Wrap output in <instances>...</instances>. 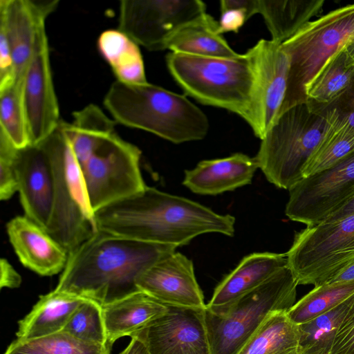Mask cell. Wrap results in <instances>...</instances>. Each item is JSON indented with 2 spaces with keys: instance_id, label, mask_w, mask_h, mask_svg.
Listing matches in <instances>:
<instances>
[{
  "instance_id": "6da1fadb",
  "label": "cell",
  "mask_w": 354,
  "mask_h": 354,
  "mask_svg": "<svg viewBox=\"0 0 354 354\" xmlns=\"http://www.w3.org/2000/svg\"><path fill=\"white\" fill-rule=\"evenodd\" d=\"M95 213L98 230L115 235L177 248L216 232L232 236L235 218L188 198L147 187Z\"/></svg>"
},
{
  "instance_id": "7a4b0ae2",
  "label": "cell",
  "mask_w": 354,
  "mask_h": 354,
  "mask_svg": "<svg viewBox=\"0 0 354 354\" xmlns=\"http://www.w3.org/2000/svg\"><path fill=\"white\" fill-rule=\"evenodd\" d=\"M176 248L99 230L68 253L55 290L104 306L140 290L138 277Z\"/></svg>"
},
{
  "instance_id": "3957f363",
  "label": "cell",
  "mask_w": 354,
  "mask_h": 354,
  "mask_svg": "<svg viewBox=\"0 0 354 354\" xmlns=\"http://www.w3.org/2000/svg\"><path fill=\"white\" fill-rule=\"evenodd\" d=\"M113 120L175 144L203 139L209 130L206 115L185 95L146 82H114L104 98Z\"/></svg>"
},
{
  "instance_id": "277c9868",
  "label": "cell",
  "mask_w": 354,
  "mask_h": 354,
  "mask_svg": "<svg viewBox=\"0 0 354 354\" xmlns=\"http://www.w3.org/2000/svg\"><path fill=\"white\" fill-rule=\"evenodd\" d=\"M39 144L48 157L53 177V207L46 231L69 253L98 232L95 213L62 121Z\"/></svg>"
},
{
  "instance_id": "5b68a950",
  "label": "cell",
  "mask_w": 354,
  "mask_h": 354,
  "mask_svg": "<svg viewBox=\"0 0 354 354\" xmlns=\"http://www.w3.org/2000/svg\"><path fill=\"white\" fill-rule=\"evenodd\" d=\"M168 70L186 95L201 104L243 118L253 91L254 73L248 52L236 57H216L169 53Z\"/></svg>"
},
{
  "instance_id": "8992f818",
  "label": "cell",
  "mask_w": 354,
  "mask_h": 354,
  "mask_svg": "<svg viewBox=\"0 0 354 354\" xmlns=\"http://www.w3.org/2000/svg\"><path fill=\"white\" fill-rule=\"evenodd\" d=\"M325 111L310 102L283 113L261 139L255 158L266 179L290 189L304 178L303 171L327 128Z\"/></svg>"
},
{
  "instance_id": "52a82bcc",
  "label": "cell",
  "mask_w": 354,
  "mask_h": 354,
  "mask_svg": "<svg viewBox=\"0 0 354 354\" xmlns=\"http://www.w3.org/2000/svg\"><path fill=\"white\" fill-rule=\"evenodd\" d=\"M297 285L287 266L228 306L205 308L212 354H237L271 313L288 312L293 306Z\"/></svg>"
},
{
  "instance_id": "ba28073f",
  "label": "cell",
  "mask_w": 354,
  "mask_h": 354,
  "mask_svg": "<svg viewBox=\"0 0 354 354\" xmlns=\"http://www.w3.org/2000/svg\"><path fill=\"white\" fill-rule=\"evenodd\" d=\"M354 40V3L306 23L281 43L290 58L282 114L307 102L306 88L328 60Z\"/></svg>"
},
{
  "instance_id": "9c48e42d",
  "label": "cell",
  "mask_w": 354,
  "mask_h": 354,
  "mask_svg": "<svg viewBox=\"0 0 354 354\" xmlns=\"http://www.w3.org/2000/svg\"><path fill=\"white\" fill-rule=\"evenodd\" d=\"M286 254L298 285L328 283L354 261V215L306 226L295 234Z\"/></svg>"
},
{
  "instance_id": "30bf717a",
  "label": "cell",
  "mask_w": 354,
  "mask_h": 354,
  "mask_svg": "<svg viewBox=\"0 0 354 354\" xmlns=\"http://www.w3.org/2000/svg\"><path fill=\"white\" fill-rule=\"evenodd\" d=\"M140 149L114 134L81 166L94 212L142 192Z\"/></svg>"
},
{
  "instance_id": "8fae6325",
  "label": "cell",
  "mask_w": 354,
  "mask_h": 354,
  "mask_svg": "<svg viewBox=\"0 0 354 354\" xmlns=\"http://www.w3.org/2000/svg\"><path fill=\"white\" fill-rule=\"evenodd\" d=\"M254 82L249 108L243 119L260 140L282 115L290 58L281 43L261 39L247 51Z\"/></svg>"
},
{
  "instance_id": "7c38bea8",
  "label": "cell",
  "mask_w": 354,
  "mask_h": 354,
  "mask_svg": "<svg viewBox=\"0 0 354 354\" xmlns=\"http://www.w3.org/2000/svg\"><path fill=\"white\" fill-rule=\"evenodd\" d=\"M205 12L200 0H122L118 29L138 46L162 50L179 28Z\"/></svg>"
},
{
  "instance_id": "4fadbf2b",
  "label": "cell",
  "mask_w": 354,
  "mask_h": 354,
  "mask_svg": "<svg viewBox=\"0 0 354 354\" xmlns=\"http://www.w3.org/2000/svg\"><path fill=\"white\" fill-rule=\"evenodd\" d=\"M354 186V151L289 189L286 216L306 226L322 222Z\"/></svg>"
},
{
  "instance_id": "5bb4252c",
  "label": "cell",
  "mask_w": 354,
  "mask_h": 354,
  "mask_svg": "<svg viewBox=\"0 0 354 354\" xmlns=\"http://www.w3.org/2000/svg\"><path fill=\"white\" fill-rule=\"evenodd\" d=\"M23 104L31 145H37L61 122L53 84L45 24L39 28L24 78Z\"/></svg>"
},
{
  "instance_id": "9a60e30c",
  "label": "cell",
  "mask_w": 354,
  "mask_h": 354,
  "mask_svg": "<svg viewBox=\"0 0 354 354\" xmlns=\"http://www.w3.org/2000/svg\"><path fill=\"white\" fill-rule=\"evenodd\" d=\"M205 309L168 306L164 315L131 337L142 341L149 354H212Z\"/></svg>"
},
{
  "instance_id": "2e32d148",
  "label": "cell",
  "mask_w": 354,
  "mask_h": 354,
  "mask_svg": "<svg viewBox=\"0 0 354 354\" xmlns=\"http://www.w3.org/2000/svg\"><path fill=\"white\" fill-rule=\"evenodd\" d=\"M136 285L167 306L206 308L192 261L180 252H174L154 263L138 277Z\"/></svg>"
},
{
  "instance_id": "e0dca14e",
  "label": "cell",
  "mask_w": 354,
  "mask_h": 354,
  "mask_svg": "<svg viewBox=\"0 0 354 354\" xmlns=\"http://www.w3.org/2000/svg\"><path fill=\"white\" fill-rule=\"evenodd\" d=\"M18 192L24 216L46 230L51 218L54 186L51 165L40 144L18 150Z\"/></svg>"
},
{
  "instance_id": "ac0fdd59",
  "label": "cell",
  "mask_w": 354,
  "mask_h": 354,
  "mask_svg": "<svg viewBox=\"0 0 354 354\" xmlns=\"http://www.w3.org/2000/svg\"><path fill=\"white\" fill-rule=\"evenodd\" d=\"M58 3L57 0L0 1V21L5 24L7 30L15 81H24L38 31Z\"/></svg>"
},
{
  "instance_id": "d6986e66",
  "label": "cell",
  "mask_w": 354,
  "mask_h": 354,
  "mask_svg": "<svg viewBox=\"0 0 354 354\" xmlns=\"http://www.w3.org/2000/svg\"><path fill=\"white\" fill-rule=\"evenodd\" d=\"M10 242L20 262L41 276H53L64 269L68 252L42 227L24 216L6 225Z\"/></svg>"
},
{
  "instance_id": "ffe728a7",
  "label": "cell",
  "mask_w": 354,
  "mask_h": 354,
  "mask_svg": "<svg viewBox=\"0 0 354 354\" xmlns=\"http://www.w3.org/2000/svg\"><path fill=\"white\" fill-rule=\"evenodd\" d=\"M257 169L255 157L236 153L199 162L194 169L185 171L183 184L195 194L217 195L250 185Z\"/></svg>"
},
{
  "instance_id": "44dd1931",
  "label": "cell",
  "mask_w": 354,
  "mask_h": 354,
  "mask_svg": "<svg viewBox=\"0 0 354 354\" xmlns=\"http://www.w3.org/2000/svg\"><path fill=\"white\" fill-rule=\"evenodd\" d=\"M287 266L286 254L266 252L245 256L218 284L206 308L216 310L228 306Z\"/></svg>"
},
{
  "instance_id": "7402d4cb",
  "label": "cell",
  "mask_w": 354,
  "mask_h": 354,
  "mask_svg": "<svg viewBox=\"0 0 354 354\" xmlns=\"http://www.w3.org/2000/svg\"><path fill=\"white\" fill-rule=\"evenodd\" d=\"M102 307L107 344L111 346L122 337H131L168 310V306L142 290Z\"/></svg>"
},
{
  "instance_id": "603a6c76",
  "label": "cell",
  "mask_w": 354,
  "mask_h": 354,
  "mask_svg": "<svg viewBox=\"0 0 354 354\" xmlns=\"http://www.w3.org/2000/svg\"><path fill=\"white\" fill-rule=\"evenodd\" d=\"M86 299L56 290L41 295L31 311L19 320L17 339H32L62 330L73 313Z\"/></svg>"
},
{
  "instance_id": "cb8c5ba5",
  "label": "cell",
  "mask_w": 354,
  "mask_h": 354,
  "mask_svg": "<svg viewBox=\"0 0 354 354\" xmlns=\"http://www.w3.org/2000/svg\"><path fill=\"white\" fill-rule=\"evenodd\" d=\"M217 29L218 21L205 12L179 28L167 40L165 50L203 57H237L239 54Z\"/></svg>"
},
{
  "instance_id": "d4e9b609",
  "label": "cell",
  "mask_w": 354,
  "mask_h": 354,
  "mask_svg": "<svg viewBox=\"0 0 354 354\" xmlns=\"http://www.w3.org/2000/svg\"><path fill=\"white\" fill-rule=\"evenodd\" d=\"M115 123L95 104H89L73 113V122H62L64 132L80 166L106 140L116 133Z\"/></svg>"
},
{
  "instance_id": "484cf974",
  "label": "cell",
  "mask_w": 354,
  "mask_h": 354,
  "mask_svg": "<svg viewBox=\"0 0 354 354\" xmlns=\"http://www.w3.org/2000/svg\"><path fill=\"white\" fill-rule=\"evenodd\" d=\"M324 3V0H259V14L271 39L282 43L322 12Z\"/></svg>"
},
{
  "instance_id": "4316f807",
  "label": "cell",
  "mask_w": 354,
  "mask_h": 354,
  "mask_svg": "<svg viewBox=\"0 0 354 354\" xmlns=\"http://www.w3.org/2000/svg\"><path fill=\"white\" fill-rule=\"evenodd\" d=\"M97 47L117 81L128 84L147 82L139 46L124 32L118 28L104 31L98 37Z\"/></svg>"
},
{
  "instance_id": "83f0119b",
  "label": "cell",
  "mask_w": 354,
  "mask_h": 354,
  "mask_svg": "<svg viewBox=\"0 0 354 354\" xmlns=\"http://www.w3.org/2000/svg\"><path fill=\"white\" fill-rule=\"evenodd\" d=\"M299 325L286 311L271 313L237 354H299Z\"/></svg>"
},
{
  "instance_id": "f1b7e54d",
  "label": "cell",
  "mask_w": 354,
  "mask_h": 354,
  "mask_svg": "<svg viewBox=\"0 0 354 354\" xmlns=\"http://www.w3.org/2000/svg\"><path fill=\"white\" fill-rule=\"evenodd\" d=\"M354 79V62L342 49L331 57L306 88L307 102L326 106Z\"/></svg>"
},
{
  "instance_id": "f546056e",
  "label": "cell",
  "mask_w": 354,
  "mask_h": 354,
  "mask_svg": "<svg viewBox=\"0 0 354 354\" xmlns=\"http://www.w3.org/2000/svg\"><path fill=\"white\" fill-rule=\"evenodd\" d=\"M353 295L328 312L299 324V354H330L335 335Z\"/></svg>"
},
{
  "instance_id": "4dcf8cb0",
  "label": "cell",
  "mask_w": 354,
  "mask_h": 354,
  "mask_svg": "<svg viewBox=\"0 0 354 354\" xmlns=\"http://www.w3.org/2000/svg\"><path fill=\"white\" fill-rule=\"evenodd\" d=\"M354 294V279L315 286L287 312L296 324L311 320L335 308Z\"/></svg>"
},
{
  "instance_id": "1f68e13d",
  "label": "cell",
  "mask_w": 354,
  "mask_h": 354,
  "mask_svg": "<svg viewBox=\"0 0 354 354\" xmlns=\"http://www.w3.org/2000/svg\"><path fill=\"white\" fill-rule=\"evenodd\" d=\"M111 346L84 342L61 330L39 338L16 339L4 354H110Z\"/></svg>"
},
{
  "instance_id": "d6a6232c",
  "label": "cell",
  "mask_w": 354,
  "mask_h": 354,
  "mask_svg": "<svg viewBox=\"0 0 354 354\" xmlns=\"http://www.w3.org/2000/svg\"><path fill=\"white\" fill-rule=\"evenodd\" d=\"M23 82L15 81L0 91V131L18 149L31 145L23 104Z\"/></svg>"
},
{
  "instance_id": "836d02e7",
  "label": "cell",
  "mask_w": 354,
  "mask_h": 354,
  "mask_svg": "<svg viewBox=\"0 0 354 354\" xmlns=\"http://www.w3.org/2000/svg\"><path fill=\"white\" fill-rule=\"evenodd\" d=\"M354 151V131L328 127L303 171L304 178L319 172Z\"/></svg>"
},
{
  "instance_id": "e575fe53",
  "label": "cell",
  "mask_w": 354,
  "mask_h": 354,
  "mask_svg": "<svg viewBox=\"0 0 354 354\" xmlns=\"http://www.w3.org/2000/svg\"><path fill=\"white\" fill-rule=\"evenodd\" d=\"M62 330L84 342L107 344L102 307L89 299L75 310Z\"/></svg>"
},
{
  "instance_id": "d590c367",
  "label": "cell",
  "mask_w": 354,
  "mask_h": 354,
  "mask_svg": "<svg viewBox=\"0 0 354 354\" xmlns=\"http://www.w3.org/2000/svg\"><path fill=\"white\" fill-rule=\"evenodd\" d=\"M220 9L218 34L238 32L250 18L259 14V0H222Z\"/></svg>"
},
{
  "instance_id": "8d00e7d4",
  "label": "cell",
  "mask_w": 354,
  "mask_h": 354,
  "mask_svg": "<svg viewBox=\"0 0 354 354\" xmlns=\"http://www.w3.org/2000/svg\"><path fill=\"white\" fill-rule=\"evenodd\" d=\"M8 138L0 131V198L6 201L18 191L15 161L18 153Z\"/></svg>"
},
{
  "instance_id": "74e56055",
  "label": "cell",
  "mask_w": 354,
  "mask_h": 354,
  "mask_svg": "<svg viewBox=\"0 0 354 354\" xmlns=\"http://www.w3.org/2000/svg\"><path fill=\"white\" fill-rule=\"evenodd\" d=\"M317 106L325 111L331 128L354 131V79L350 86L331 103L326 106Z\"/></svg>"
},
{
  "instance_id": "f35d334b",
  "label": "cell",
  "mask_w": 354,
  "mask_h": 354,
  "mask_svg": "<svg viewBox=\"0 0 354 354\" xmlns=\"http://www.w3.org/2000/svg\"><path fill=\"white\" fill-rule=\"evenodd\" d=\"M330 354H354V295L338 328Z\"/></svg>"
},
{
  "instance_id": "ab89813d",
  "label": "cell",
  "mask_w": 354,
  "mask_h": 354,
  "mask_svg": "<svg viewBox=\"0 0 354 354\" xmlns=\"http://www.w3.org/2000/svg\"><path fill=\"white\" fill-rule=\"evenodd\" d=\"M0 286L15 288L20 286L22 279L9 261L1 258L0 261Z\"/></svg>"
},
{
  "instance_id": "60d3db41",
  "label": "cell",
  "mask_w": 354,
  "mask_h": 354,
  "mask_svg": "<svg viewBox=\"0 0 354 354\" xmlns=\"http://www.w3.org/2000/svg\"><path fill=\"white\" fill-rule=\"evenodd\" d=\"M351 215H354V186L348 195L329 213L322 222L335 221Z\"/></svg>"
},
{
  "instance_id": "b9f144b4",
  "label": "cell",
  "mask_w": 354,
  "mask_h": 354,
  "mask_svg": "<svg viewBox=\"0 0 354 354\" xmlns=\"http://www.w3.org/2000/svg\"><path fill=\"white\" fill-rule=\"evenodd\" d=\"M354 279V261L337 272L328 283L346 281Z\"/></svg>"
},
{
  "instance_id": "7bdbcfd3",
  "label": "cell",
  "mask_w": 354,
  "mask_h": 354,
  "mask_svg": "<svg viewBox=\"0 0 354 354\" xmlns=\"http://www.w3.org/2000/svg\"><path fill=\"white\" fill-rule=\"evenodd\" d=\"M120 354H149V352L142 341L131 337L129 345Z\"/></svg>"
},
{
  "instance_id": "ee69618b",
  "label": "cell",
  "mask_w": 354,
  "mask_h": 354,
  "mask_svg": "<svg viewBox=\"0 0 354 354\" xmlns=\"http://www.w3.org/2000/svg\"><path fill=\"white\" fill-rule=\"evenodd\" d=\"M348 57L354 62V40L344 48Z\"/></svg>"
}]
</instances>
